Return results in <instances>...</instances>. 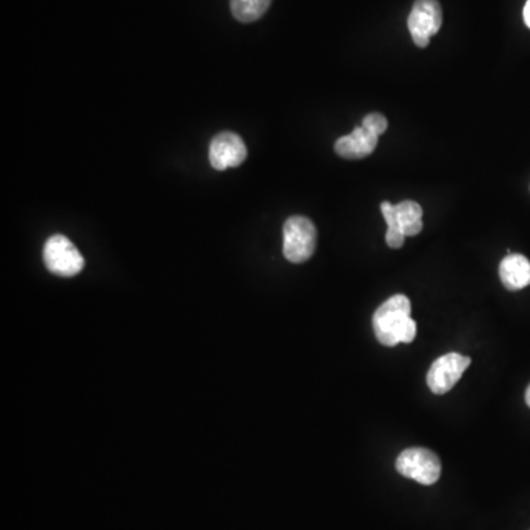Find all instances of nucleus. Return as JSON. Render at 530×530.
I'll return each instance as SVG.
<instances>
[{
  "label": "nucleus",
  "instance_id": "20e7f679",
  "mask_svg": "<svg viewBox=\"0 0 530 530\" xmlns=\"http://www.w3.org/2000/svg\"><path fill=\"white\" fill-rule=\"evenodd\" d=\"M43 261L55 276H77L84 268L83 255L70 239L62 235H53L45 243Z\"/></svg>",
  "mask_w": 530,
  "mask_h": 530
},
{
  "label": "nucleus",
  "instance_id": "39448f33",
  "mask_svg": "<svg viewBox=\"0 0 530 530\" xmlns=\"http://www.w3.org/2000/svg\"><path fill=\"white\" fill-rule=\"evenodd\" d=\"M442 8L438 0H416L408 15L407 26L417 48H426L430 39L441 30Z\"/></svg>",
  "mask_w": 530,
  "mask_h": 530
},
{
  "label": "nucleus",
  "instance_id": "2eb2a0df",
  "mask_svg": "<svg viewBox=\"0 0 530 530\" xmlns=\"http://www.w3.org/2000/svg\"><path fill=\"white\" fill-rule=\"evenodd\" d=\"M525 399H526V404H528V407L530 408V385H529V388L526 389Z\"/></svg>",
  "mask_w": 530,
  "mask_h": 530
},
{
  "label": "nucleus",
  "instance_id": "9d476101",
  "mask_svg": "<svg viewBox=\"0 0 530 530\" xmlns=\"http://www.w3.org/2000/svg\"><path fill=\"white\" fill-rule=\"evenodd\" d=\"M395 214H397L398 223L405 238H413L422 233L423 210L417 202L404 201L395 205Z\"/></svg>",
  "mask_w": 530,
  "mask_h": 530
},
{
  "label": "nucleus",
  "instance_id": "4468645a",
  "mask_svg": "<svg viewBox=\"0 0 530 530\" xmlns=\"http://www.w3.org/2000/svg\"><path fill=\"white\" fill-rule=\"evenodd\" d=\"M523 18H525V24L530 28V0L526 2L525 9H523Z\"/></svg>",
  "mask_w": 530,
  "mask_h": 530
},
{
  "label": "nucleus",
  "instance_id": "1a4fd4ad",
  "mask_svg": "<svg viewBox=\"0 0 530 530\" xmlns=\"http://www.w3.org/2000/svg\"><path fill=\"white\" fill-rule=\"evenodd\" d=\"M500 279L508 291H522L530 286V261L525 255L510 254L501 261Z\"/></svg>",
  "mask_w": 530,
  "mask_h": 530
},
{
  "label": "nucleus",
  "instance_id": "f03ea898",
  "mask_svg": "<svg viewBox=\"0 0 530 530\" xmlns=\"http://www.w3.org/2000/svg\"><path fill=\"white\" fill-rule=\"evenodd\" d=\"M317 230L310 218L293 215L283 226V254L293 264L310 260L316 252Z\"/></svg>",
  "mask_w": 530,
  "mask_h": 530
},
{
  "label": "nucleus",
  "instance_id": "9b49d317",
  "mask_svg": "<svg viewBox=\"0 0 530 530\" xmlns=\"http://www.w3.org/2000/svg\"><path fill=\"white\" fill-rule=\"evenodd\" d=\"M273 0H230L233 17L240 23H254L270 8Z\"/></svg>",
  "mask_w": 530,
  "mask_h": 530
},
{
  "label": "nucleus",
  "instance_id": "7ed1b4c3",
  "mask_svg": "<svg viewBox=\"0 0 530 530\" xmlns=\"http://www.w3.org/2000/svg\"><path fill=\"white\" fill-rule=\"evenodd\" d=\"M395 467L399 475L416 480L420 485L430 486L441 477V460L427 448H408L397 458Z\"/></svg>",
  "mask_w": 530,
  "mask_h": 530
},
{
  "label": "nucleus",
  "instance_id": "423d86ee",
  "mask_svg": "<svg viewBox=\"0 0 530 530\" xmlns=\"http://www.w3.org/2000/svg\"><path fill=\"white\" fill-rule=\"evenodd\" d=\"M470 363L472 360L469 357L458 352H450L439 357L427 371L426 380L430 391L436 395L448 394L460 382Z\"/></svg>",
  "mask_w": 530,
  "mask_h": 530
},
{
  "label": "nucleus",
  "instance_id": "6e6552de",
  "mask_svg": "<svg viewBox=\"0 0 530 530\" xmlns=\"http://www.w3.org/2000/svg\"><path fill=\"white\" fill-rule=\"evenodd\" d=\"M379 137L374 136L363 126L354 129L351 134L339 137L335 143V151L345 159H363L376 151Z\"/></svg>",
  "mask_w": 530,
  "mask_h": 530
},
{
  "label": "nucleus",
  "instance_id": "f8f14e48",
  "mask_svg": "<svg viewBox=\"0 0 530 530\" xmlns=\"http://www.w3.org/2000/svg\"><path fill=\"white\" fill-rule=\"evenodd\" d=\"M380 211H382L383 218H385L386 224H388L386 243H388L389 248H401L404 245L405 235L402 232L401 226H399L397 214H395V205H392L391 202H382Z\"/></svg>",
  "mask_w": 530,
  "mask_h": 530
},
{
  "label": "nucleus",
  "instance_id": "ddd939ff",
  "mask_svg": "<svg viewBox=\"0 0 530 530\" xmlns=\"http://www.w3.org/2000/svg\"><path fill=\"white\" fill-rule=\"evenodd\" d=\"M363 127L373 133L374 136L380 137L388 130V120H386L385 115L373 112V114H369L364 118Z\"/></svg>",
  "mask_w": 530,
  "mask_h": 530
},
{
  "label": "nucleus",
  "instance_id": "0eeeda50",
  "mask_svg": "<svg viewBox=\"0 0 530 530\" xmlns=\"http://www.w3.org/2000/svg\"><path fill=\"white\" fill-rule=\"evenodd\" d=\"M248 155L242 137L236 133L223 132L212 139L210 145V162L218 171L239 167Z\"/></svg>",
  "mask_w": 530,
  "mask_h": 530
},
{
  "label": "nucleus",
  "instance_id": "f257e3e1",
  "mask_svg": "<svg viewBox=\"0 0 530 530\" xmlns=\"http://www.w3.org/2000/svg\"><path fill=\"white\" fill-rule=\"evenodd\" d=\"M373 330L383 346L411 344L416 338V321L411 318V302L398 293L383 302L373 316Z\"/></svg>",
  "mask_w": 530,
  "mask_h": 530
}]
</instances>
